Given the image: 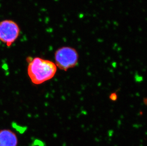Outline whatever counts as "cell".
I'll return each mask as SVG.
<instances>
[{
    "mask_svg": "<svg viewBox=\"0 0 147 146\" xmlns=\"http://www.w3.org/2000/svg\"><path fill=\"white\" fill-rule=\"evenodd\" d=\"M55 64L51 61L36 57L30 62L27 73L33 84H42L51 80L57 72Z\"/></svg>",
    "mask_w": 147,
    "mask_h": 146,
    "instance_id": "6da1fadb",
    "label": "cell"
},
{
    "mask_svg": "<svg viewBox=\"0 0 147 146\" xmlns=\"http://www.w3.org/2000/svg\"><path fill=\"white\" fill-rule=\"evenodd\" d=\"M78 59L77 51L71 47H61L55 53V64L57 68L62 70H68L75 67L78 64Z\"/></svg>",
    "mask_w": 147,
    "mask_h": 146,
    "instance_id": "7a4b0ae2",
    "label": "cell"
},
{
    "mask_svg": "<svg viewBox=\"0 0 147 146\" xmlns=\"http://www.w3.org/2000/svg\"><path fill=\"white\" fill-rule=\"evenodd\" d=\"M20 33L19 25L12 20L0 22V40L10 47L18 39Z\"/></svg>",
    "mask_w": 147,
    "mask_h": 146,
    "instance_id": "3957f363",
    "label": "cell"
},
{
    "mask_svg": "<svg viewBox=\"0 0 147 146\" xmlns=\"http://www.w3.org/2000/svg\"><path fill=\"white\" fill-rule=\"evenodd\" d=\"M18 137L13 131L8 129L0 130V146H17Z\"/></svg>",
    "mask_w": 147,
    "mask_h": 146,
    "instance_id": "277c9868",
    "label": "cell"
}]
</instances>
